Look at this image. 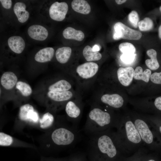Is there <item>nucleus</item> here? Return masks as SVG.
<instances>
[{"label": "nucleus", "mask_w": 161, "mask_h": 161, "mask_svg": "<svg viewBox=\"0 0 161 161\" xmlns=\"http://www.w3.org/2000/svg\"><path fill=\"white\" fill-rule=\"evenodd\" d=\"M19 115L20 119L24 121L36 123L39 120L38 114L34 110L33 106L29 104L20 107Z\"/></svg>", "instance_id": "0eeeda50"}, {"label": "nucleus", "mask_w": 161, "mask_h": 161, "mask_svg": "<svg viewBox=\"0 0 161 161\" xmlns=\"http://www.w3.org/2000/svg\"><path fill=\"white\" fill-rule=\"evenodd\" d=\"M148 161H155L153 160H149Z\"/></svg>", "instance_id": "58836bf2"}, {"label": "nucleus", "mask_w": 161, "mask_h": 161, "mask_svg": "<svg viewBox=\"0 0 161 161\" xmlns=\"http://www.w3.org/2000/svg\"><path fill=\"white\" fill-rule=\"evenodd\" d=\"M65 111L68 116L74 119L77 118L80 115V108L74 102L70 101L66 104Z\"/></svg>", "instance_id": "b1692460"}, {"label": "nucleus", "mask_w": 161, "mask_h": 161, "mask_svg": "<svg viewBox=\"0 0 161 161\" xmlns=\"http://www.w3.org/2000/svg\"><path fill=\"white\" fill-rule=\"evenodd\" d=\"M92 49L94 51L98 52L100 50V47L98 45L95 44L92 47Z\"/></svg>", "instance_id": "c9c22d12"}, {"label": "nucleus", "mask_w": 161, "mask_h": 161, "mask_svg": "<svg viewBox=\"0 0 161 161\" xmlns=\"http://www.w3.org/2000/svg\"><path fill=\"white\" fill-rule=\"evenodd\" d=\"M158 32L159 37L161 39V25L159 28Z\"/></svg>", "instance_id": "4c0bfd02"}, {"label": "nucleus", "mask_w": 161, "mask_h": 161, "mask_svg": "<svg viewBox=\"0 0 161 161\" xmlns=\"http://www.w3.org/2000/svg\"><path fill=\"white\" fill-rule=\"evenodd\" d=\"M96 136L95 143L96 148L100 152L106 154L110 158L115 157L117 149L111 138L106 135Z\"/></svg>", "instance_id": "20e7f679"}, {"label": "nucleus", "mask_w": 161, "mask_h": 161, "mask_svg": "<svg viewBox=\"0 0 161 161\" xmlns=\"http://www.w3.org/2000/svg\"><path fill=\"white\" fill-rule=\"evenodd\" d=\"M16 87L24 96H28L32 93V90L31 86L25 82L18 81L16 84Z\"/></svg>", "instance_id": "bb28decb"}, {"label": "nucleus", "mask_w": 161, "mask_h": 161, "mask_svg": "<svg viewBox=\"0 0 161 161\" xmlns=\"http://www.w3.org/2000/svg\"><path fill=\"white\" fill-rule=\"evenodd\" d=\"M83 54L86 61L88 62L97 61L102 58V55L100 53L93 51L92 48L89 45L84 47L83 51Z\"/></svg>", "instance_id": "412c9836"}, {"label": "nucleus", "mask_w": 161, "mask_h": 161, "mask_svg": "<svg viewBox=\"0 0 161 161\" xmlns=\"http://www.w3.org/2000/svg\"><path fill=\"white\" fill-rule=\"evenodd\" d=\"M111 121V116L108 113L95 108L89 112V120L86 123V128L89 132L95 134L109 125Z\"/></svg>", "instance_id": "f257e3e1"}, {"label": "nucleus", "mask_w": 161, "mask_h": 161, "mask_svg": "<svg viewBox=\"0 0 161 161\" xmlns=\"http://www.w3.org/2000/svg\"><path fill=\"white\" fill-rule=\"evenodd\" d=\"M27 32L29 36L35 40L43 41L45 40L48 35L47 30L39 25H33L28 29Z\"/></svg>", "instance_id": "1a4fd4ad"}, {"label": "nucleus", "mask_w": 161, "mask_h": 161, "mask_svg": "<svg viewBox=\"0 0 161 161\" xmlns=\"http://www.w3.org/2000/svg\"><path fill=\"white\" fill-rule=\"evenodd\" d=\"M54 49L51 47H46L40 49L35 55L34 58L37 62L45 63L50 61L54 54Z\"/></svg>", "instance_id": "dca6fc26"}, {"label": "nucleus", "mask_w": 161, "mask_h": 161, "mask_svg": "<svg viewBox=\"0 0 161 161\" xmlns=\"http://www.w3.org/2000/svg\"><path fill=\"white\" fill-rule=\"evenodd\" d=\"M128 18L132 26L135 28H137L139 20L137 13L136 11H132L129 14Z\"/></svg>", "instance_id": "7c9ffc66"}, {"label": "nucleus", "mask_w": 161, "mask_h": 161, "mask_svg": "<svg viewBox=\"0 0 161 161\" xmlns=\"http://www.w3.org/2000/svg\"><path fill=\"white\" fill-rule=\"evenodd\" d=\"M119 49L123 54H135L136 50L134 46L129 42L120 44L119 46Z\"/></svg>", "instance_id": "c85d7f7f"}, {"label": "nucleus", "mask_w": 161, "mask_h": 161, "mask_svg": "<svg viewBox=\"0 0 161 161\" xmlns=\"http://www.w3.org/2000/svg\"><path fill=\"white\" fill-rule=\"evenodd\" d=\"M160 11L161 12V6H160Z\"/></svg>", "instance_id": "a19ab883"}, {"label": "nucleus", "mask_w": 161, "mask_h": 161, "mask_svg": "<svg viewBox=\"0 0 161 161\" xmlns=\"http://www.w3.org/2000/svg\"><path fill=\"white\" fill-rule=\"evenodd\" d=\"M150 79L152 82L157 84H161V72H154L151 74Z\"/></svg>", "instance_id": "473e14b6"}, {"label": "nucleus", "mask_w": 161, "mask_h": 161, "mask_svg": "<svg viewBox=\"0 0 161 161\" xmlns=\"http://www.w3.org/2000/svg\"><path fill=\"white\" fill-rule=\"evenodd\" d=\"M71 87V85L69 82L66 80H61L50 86L48 90L51 91L62 92L68 91Z\"/></svg>", "instance_id": "4be33fe9"}, {"label": "nucleus", "mask_w": 161, "mask_h": 161, "mask_svg": "<svg viewBox=\"0 0 161 161\" xmlns=\"http://www.w3.org/2000/svg\"><path fill=\"white\" fill-rule=\"evenodd\" d=\"M151 73V71L149 69H146L143 72L142 68L138 66L134 70V78L136 80H141L148 83L149 81Z\"/></svg>", "instance_id": "393cba45"}, {"label": "nucleus", "mask_w": 161, "mask_h": 161, "mask_svg": "<svg viewBox=\"0 0 161 161\" xmlns=\"http://www.w3.org/2000/svg\"><path fill=\"white\" fill-rule=\"evenodd\" d=\"M72 53L71 48L68 47L59 48L55 52V56L57 61L60 63H66L69 60Z\"/></svg>", "instance_id": "aec40b11"}, {"label": "nucleus", "mask_w": 161, "mask_h": 161, "mask_svg": "<svg viewBox=\"0 0 161 161\" xmlns=\"http://www.w3.org/2000/svg\"><path fill=\"white\" fill-rule=\"evenodd\" d=\"M72 93L69 91L62 92L49 91L48 97L52 100L56 102H62L68 100L73 96Z\"/></svg>", "instance_id": "6ab92c4d"}, {"label": "nucleus", "mask_w": 161, "mask_h": 161, "mask_svg": "<svg viewBox=\"0 0 161 161\" xmlns=\"http://www.w3.org/2000/svg\"><path fill=\"white\" fill-rule=\"evenodd\" d=\"M125 127L128 140L134 143H139L141 138L134 124L131 121H128L126 123Z\"/></svg>", "instance_id": "f8f14e48"}, {"label": "nucleus", "mask_w": 161, "mask_h": 161, "mask_svg": "<svg viewBox=\"0 0 161 161\" xmlns=\"http://www.w3.org/2000/svg\"><path fill=\"white\" fill-rule=\"evenodd\" d=\"M63 35L66 39H74L78 41H82L85 37L82 31L77 30L71 27H68L65 29L63 31Z\"/></svg>", "instance_id": "a211bd4d"}, {"label": "nucleus", "mask_w": 161, "mask_h": 161, "mask_svg": "<svg viewBox=\"0 0 161 161\" xmlns=\"http://www.w3.org/2000/svg\"><path fill=\"white\" fill-rule=\"evenodd\" d=\"M68 10V6L66 3L56 1L50 6L49 10V15L52 20L61 21L65 18Z\"/></svg>", "instance_id": "39448f33"}, {"label": "nucleus", "mask_w": 161, "mask_h": 161, "mask_svg": "<svg viewBox=\"0 0 161 161\" xmlns=\"http://www.w3.org/2000/svg\"><path fill=\"white\" fill-rule=\"evenodd\" d=\"M126 0H116V2L118 4H121L125 2Z\"/></svg>", "instance_id": "e433bc0d"}, {"label": "nucleus", "mask_w": 161, "mask_h": 161, "mask_svg": "<svg viewBox=\"0 0 161 161\" xmlns=\"http://www.w3.org/2000/svg\"><path fill=\"white\" fill-rule=\"evenodd\" d=\"M101 100L103 103L115 108L121 107L124 102L123 97L119 95L106 94L101 97Z\"/></svg>", "instance_id": "9b49d317"}, {"label": "nucleus", "mask_w": 161, "mask_h": 161, "mask_svg": "<svg viewBox=\"0 0 161 161\" xmlns=\"http://www.w3.org/2000/svg\"><path fill=\"white\" fill-rule=\"evenodd\" d=\"M147 54L151 58L150 59H147L145 63L148 67L152 70L158 69L160 65L157 59V53L153 49H148L147 51Z\"/></svg>", "instance_id": "5701e85b"}, {"label": "nucleus", "mask_w": 161, "mask_h": 161, "mask_svg": "<svg viewBox=\"0 0 161 161\" xmlns=\"http://www.w3.org/2000/svg\"><path fill=\"white\" fill-rule=\"evenodd\" d=\"M134 70L131 67H120L117 70L118 79L123 86H128L131 83L134 77Z\"/></svg>", "instance_id": "9d476101"}, {"label": "nucleus", "mask_w": 161, "mask_h": 161, "mask_svg": "<svg viewBox=\"0 0 161 161\" xmlns=\"http://www.w3.org/2000/svg\"><path fill=\"white\" fill-rule=\"evenodd\" d=\"M114 30L113 38L115 40L120 38L130 40H138L142 36L139 31L131 29L121 22H117L114 24Z\"/></svg>", "instance_id": "7ed1b4c3"}, {"label": "nucleus", "mask_w": 161, "mask_h": 161, "mask_svg": "<svg viewBox=\"0 0 161 161\" xmlns=\"http://www.w3.org/2000/svg\"><path fill=\"white\" fill-rule=\"evenodd\" d=\"M160 132H161V126L160 127Z\"/></svg>", "instance_id": "ea45409f"}, {"label": "nucleus", "mask_w": 161, "mask_h": 161, "mask_svg": "<svg viewBox=\"0 0 161 161\" xmlns=\"http://www.w3.org/2000/svg\"><path fill=\"white\" fill-rule=\"evenodd\" d=\"M135 58V54H123L120 57V59L124 63L130 64L133 62Z\"/></svg>", "instance_id": "2f4dec72"}, {"label": "nucleus", "mask_w": 161, "mask_h": 161, "mask_svg": "<svg viewBox=\"0 0 161 161\" xmlns=\"http://www.w3.org/2000/svg\"><path fill=\"white\" fill-rule=\"evenodd\" d=\"M75 132L64 128L55 129L52 133L51 138L53 142L58 145H66L73 143L77 137Z\"/></svg>", "instance_id": "f03ea898"}, {"label": "nucleus", "mask_w": 161, "mask_h": 161, "mask_svg": "<svg viewBox=\"0 0 161 161\" xmlns=\"http://www.w3.org/2000/svg\"><path fill=\"white\" fill-rule=\"evenodd\" d=\"M138 26L141 31H149L151 30L153 27V21L150 18L146 17L139 22Z\"/></svg>", "instance_id": "cd10ccee"}, {"label": "nucleus", "mask_w": 161, "mask_h": 161, "mask_svg": "<svg viewBox=\"0 0 161 161\" xmlns=\"http://www.w3.org/2000/svg\"><path fill=\"white\" fill-rule=\"evenodd\" d=\"M134 124L142 140L147 144L151 143L153 141V135L145 122L141 120L137 119Z\"/></svg>", "instance_id": "6e6552de"}, {"label": "nucleus", "mask_w": 161, "mask_h": 161, "mask_svg": "<svg viewBox=\"0 0 161 161\" xmlns=\"http://www.w3.org/2000/svg\"><path fill=\"white\" fill-rule=\"evenodd\" d=\"M13 142V138L10 135L3 132L0 133V145L8 146L11 145Z\"/></svg>", "instance_id": "c756f323"}, {"label": "nucleus", "mask_w": 161, "mask_h": 161, "mask_svg": "<svg viewBox=\"0 0 161 161\" xmlns=\"http://www.w3.org/2000/svg\"><path fill=\"white\" fill-rule=\"evenodd\" d=\"M54 120V117L49 112L46 113L39 120L40 126L43 129L47 128L52 125Z\"/></svg>", "instance_id": "a878e982"}, {"label": "nucleus", "mask_w": 161, "mask_h": 161, "mask_svg": "<svg viewBox=\"0 0 161 161\" xmlns=\"http://www.w3.org/2000/svg\"><path fill=\"white\" fill-rule=\"evenodd\" d=\"M72 7L75 12L83 14H89L91 10L90 5L84 0H74L71 3Z\"/></svg>", "instance_id": "f3484780"}, {"label": "nucleus", "mask_w": 161, "mask_h": 161, "mask_svg": "<svg viewBox=\"0 0 161 161\" xmlns=\"http://www.w3.org/2000/svg\"><path fill=\"white\" fill-rule=\"evenodd\" d=\"M99 69L98 64L92 62L84 63L78 66L76 72L78 75L84 79L90 78L97 73Z\"/></svg>", "instance_id": "423d86ee"}, {"label": "nucleus", "mask_w": 161, "mask_h": 161, "mask_svg": "<svg viewBox=\"0 0 161 161\" xmlns=\"http://www.w3.org/2000/svg\"><path fill=\"white\" fill-rule=\"evenodd\" d=\"M26 8L25 4L22 2H17L14 5V12L20 23L25 22L29 18V13Z\"/></svg>", "instance_id": "2eb2a0df"}, {"label": "nucleus", "mask_w": 161, "mask_h": 161, "mask_svg": "<svg viewBox=\"0 0 161 161\" xmlns=\"http://www.w3.org/2000/svg\"><path fill=\"white\" fill-rule=\"evenodd\" d=\"M154 105L158 109L161 111V97H158L156 99Z\"/></svg>", "instance_id": "f704fd0d"}, {"label": "nucleus", "mask_w": 161, "mask_h": 161, "mask_svg": "<svg viewBox=\"0 0 161 161\" xmlns=\"http://www.w3.org/2000/svg\"><path fill=\"white\" fill-rule=\"evenodd\" d=\"M8 45L11 49L17 54L21 53L25 47V43L23 38L19 36H14L8 40Z\"/></svg>", "instance_id": "ddd939ff"}, {"label": "nucleus", "mask_w": 161, "mask_h": 161, "mask_svg": "<svg viewBox=\"0 0 161 161\" xmlns=\"http://www.w3.org/2000/svg\"><path fill=\"white\" fill-rule=\"evenodd\" d=\"M0 2L2 6L6 9H10L12 6V1L11 0H0Z\"/></svg>", "instance_id": "72a5a7b5"}, {"label": "nucleus", "mask_w": 161, "mask_h": 161, "mask_svg": "<svg viewBox=\"0 0 161 161\" xmlns=\"http://www.w3.org/2000/svg\"><path fill=\"white\" fill-rule=\"evenodd\" d=\"M18 78L16 75L11 72H4L1 78V83L5 89L10 90L12 89L17 82Z\"/></svg>", "instance_id": "4468645a"}]
</instances>
